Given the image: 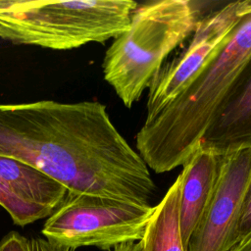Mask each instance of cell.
<instances>
[{
    "instance_id": "6da1fadb",
    "label": "cell",
    "mask_w": 251,
    "mask_h": 251,
    "mask_svg": "<svg viewBox=\"0 0 251 251\" xmlns=\"http://www.w3.org/2000/svg\"><path fill=\"white\" fill-rule=\"evenodd\" d=\"M0 156L41 171L69 192L148 206L156 190L145 161L97 101L0 104Z\"/></svg>"
},
{
    "instance_id": "7a4b0ae2",
    "label": "cell",
    "mask_w": 251,
    "mask_h": 251,
    "mask_svg": "<svg viewBox=\"0 0 251 251\" xmlns=\"http://www.w3.org/2000/svg\"><path fill=\"white\" fill-rule=\"evenodd\" d=\"M251 56V0L227 42L191 82L136 134L148 168L161 174L182 166L199 148L219 106Z\"/></svg>"
},
{
    "instance_id": "3957f363",
    "label": "cell",
    "mask_w": 251,
    "mask_h": 251,
    "mask_svg": "<svg viewBox=\"0 0 251 251\" xmlns=\"http://www.w3.org/2000/svg\"><path fill=\"white\" fill-rule=\"evenodd\" d=\"M198 10L188 0H158L138 5L126 30L117 36L103 59L104 79L126 107L149 87L169 55L193 33Z\"/></svg>"
},
{
    "instance_id": "277c9868",
    "label": "cell",
    "mask_w": 251,
    "mask_h": 251,
    "mask_svg": "<svg viewBox=\"0 0 251 251\" xmlns=\"http://www.w3.org/2000/svg\"><path fill=\"white\" fill-rule=\"evenodd\" d=\"M137 6L131 0H0V38L52 50L103 43L127 29Z\"/></svg>"
},
{
    "instance_id": "5b68a950",
    "label": "cell",
    "mask_w": 251,
    "mask_h": 251,
    "mask_svg": "<svg viewBox=\"0 0 251 251\" xmlns=\"http://www.w3.org/2000/svg\"><path fill=\"white\" fill-rule=\"evenodd\" d=\"M154 211L113 199L69 192L42 227L46 239L74 249H110L140 241Z\"/></svg>"
},
{
    "instance_id": "8992f818",
    "label": "cell",
    "mask_w": 251,
    "mask_h": 251,
    "mask_svg": "<svg viewBox=\"0 0 251 251\" xmlns=\"http://www.w3.org/2000/svg\"><path fill=\"white\" fill-rule=\"evenodd\" d=\"M245 1L229 2L198 21L196 27L177 53L153 77L146 103L151 120L175 99L227 42L242 14Z\"/></svg>"
},
{
    "instance_id": "52a82bcc",
    "label": "cell",
    "mask_w": 251,
    "mask_h": 251,
    "mask_svg": "<svg viewBox=\"0 0 251 251\" xmlns=\"http://www.w3.org/2000/svg\"><path fill=\"white\" fill-rule=\"evenodd\" d=\"M211 202L190 237L187 251H230L251 176V149L224 155Z\"/></svg>"
},
{
    "instance_id": "ba28073f",
    "label": "cell",
    "mask_w": 251,
    "mask_h": 251,
    "mask_svg": "<svg viewBox=\"0 0 251 251\" xmlns=\"http://www.w3.org/2000/svg\"><path fill=\"white\" fill-rule=\"evenodd\" d=\"M199 148L223 156L251 149V56L219 106Z\"/></svg>"
},
{
    "instance_id": "9c48e42d",
    "label": "cell",
    "mask_w": 251,
    "mask_h": 251,
    "mask_svg": "<svg viewBox=\"0 0 251 251\" xmlns=\"http://www.w3.org/2000/svg\"><path fill=\"white\" fill-rule=\"evenodd\" d=\"M223 155L198 148L182 165L178 175L180 192L178 221L185 249L200 224L215 193L223 162Z\"/></svg>"
},
{
    "instance_id": "30bf717a",
    "label": "cell",
    "mask_w": 251,
    "mask_h": 251,
    "mask_svg": "<svg viewBox=\"0 0 251 251\" xmlns=\"http://www.w3.org/2000/svg\"><path fill=\"white\" fill-rule=\"evenodd\" d=\"M180 178L177 176L157 206L146 226L142 239L143 251H187L178 221Z\"/></svg>"
},
{
    "instance_id": "8fae6325",
    "label": "cell",
    "mask_w": 251,
    "mask_h": 251,
    "mask_svg": "<svg viewBox=\"0 0 251 251\" xmlns=\"http://www.w3.org/2000/svg\"><path fill=\"white\" fill-rule=\"evenodd\" d=\"M0 206L8 212L14 224L20 226H25L38 220L48 218L52 214L42 207L23 200L2 178H0Z\"/></svg>"
},
{
    "instance_id": "7c38bea8",
    "label": "cell",
    "mask_w": 251,
    "mask_h": 251,
    "mask_svg": "<svg viewBox=\"0 0 251 251\" xmlns=\"http://www.w3.org/2000/svg\"><path fill=\"white\" fill-rule=\"evenodd\" d=\"M249 241H251V176L245 190L232 249Z\"/></svg>"
},
{
    "instance_id": "4fadbf2b",
    "label": "cell",
    "mask_w": 251,
    "mask_h": 251,
    "mask_svg": "<svg viewBox=\"0 0 251 251\" xmlns=\"http://www.w3.org/2000/svg\"><path fill=\"white\" fill-rule=\"evenodd\" d=\"M0 251H30L29 239L17 231H11L0 241Z\"/></svg>"
},
{
    "instance_id": "5bb4252c",
    "label": "cell",
    "mask_w": 251,
    "mask_h": 251,
    "mask_svg": "<svg viewBox=\"0 0 251 251\" xmlns=\"http://www.w3.org/2000/svg\"><path fill=\"white\" fill-rule=\"evenodd\" d=\"M30 251H75V249L54 243L46 238L32 237L29 239Z\"/></svg>"
},
{
    "instance_id": "9a60e30c",
    "label": "cell",
    "mask_w": 251,
    "mask_h": 251,
    "mask_svg": "<svg viewBox=\"0 0 251 251\" xmlns=\"http://www.w3.org/2000/svg\"><path fill=\"white\" fill-rule=\"evenodd\" d=\"M114 251H143V248H142L141 241H137L133 243L119 245L114 248Z\"/></svg>"
},
{
    "instance_id": "2e32d148",
    "label": "cell",
    "mask_w": 251,
    "mask_h": 251,
    "mask_svg": "<svg viewBox=\"0 0 251 251\" xmlns=\"http://www.w3.org/2000/svg\"><path fill=\"white\" fill-rule=\"evenodd\" d=\"M230 251H251V241L239 246V247H236V248H233L231 249Z\"/></svg>"
}]
</instances>
